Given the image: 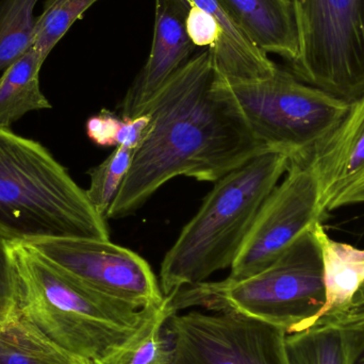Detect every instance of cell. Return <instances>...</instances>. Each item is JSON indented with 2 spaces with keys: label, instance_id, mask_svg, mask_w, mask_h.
Wrapping results in <instances>:
<instances>
[{
  "label": "cell",
  "instance_id": "1",
  "mask_svg": "<svg viewBox=\"0 0 364 364\" xmlns=\"http://www.w3.org/2000/svg\"><path fill=\"white\" fill-rule=\"evenodd\" d=\"M210 49L195 55L162 87L144 113L151 125L106 218L140 210L179 176L216 182L257 156L277 151L261 144L215 87ZM143 113V114H144Z\"/></svg>",
  "mask_w": 364,
  "mask_h": 364
},
{
  "label": "cell",
  "instance_id": "2",
  "mask_svg": "<svg viewBox=\"0 0 364 364\" xmlns=\"http://www.w3.org/2000/svg\"><path fill=\"white\" fill-rule=\"evenodd\" d=\"M9 250L18 282V311L83 364L108 360L160 306L140 309L100 294L53 267L23 242H11Z\"/></svg>",
  "mask_w": 364,
  "mask_h": 364
},
{
  "label": "cell",
  "instance_id": "3",
  "mask_svg": "<svg viewBox=\"0 0 364 364\" xmlns=\"http://www.w3.org/2000/svg\"><path fill=\"white\" fill-rule=\"evenodd\" d=\"M292 157L267 151L215 182L162 261L159 284L164 296L231 267L261 205L286 175Z\"/></svg>",
  "mask_w": 364,
  "mask_h": 364
},
{
  "label": "cell",
  "instance_id": "4",
  "mask_svg": "<svg viewBox=\"0 0 364 364\" xmlns=\"http://www.w3.org/2000/svg\"><path fill=\"white\" fill-rule=\"evenodd\" d=\"M0 230L16 241L110 240L107 218L36 141L0 127Z\"/></svg>",
  "mask_w": 364,
  "mask_h": 364
},
{
  "label": "cell",
  "instance_id": "5",
  "mask_svg": "<svg viewBox=\"0 0 364 364\" xmlns=\"http://www.w3.org/2000/svg\"><path fill=\"white\" fill-rule=\"evenodd\" d=\"M312 227L259 273L186 287L166 296L168 306L174 314L191 307L235 312L280 327L288 335L314 326L326 293L322 254Z\"/></svg>",
  "mask_w": 364,
  "mask_h": 364
},
{
  "label": "cell",
  "instance_id": "6",
  "mask_svg": "<svg viewBox=\"0 0 364 364\" xmlns=\"http://www.w3.org/2000/svg\"><path fill=\"white\" fill-rule=\"evenodd\" d=\"M215 87L261 144L294 156L311 153L350 110L333 97L278 68L272 76L233 80L218 74Z\"/></svg>",
  "mask_w": 364,
  "mask_h": 364
},
{
  "label": "cell",
  "instance_id": "7",
  "mask_svg": "<svg viewBox=\"0 0 364 364\" xmlns=\"http://www.w3.org/2000/svg\"><path fill=\"white\" fill-rule=\"evenodd\" d=\"M299 80L352 104L364 95V0H294Z\"/></svg>",
  "mask_w": 364,
  "mask_h": 364
},
{
  "label": "cell",
  "instance_id": "8",
  "mask_svg": "<svg viewBox=\"0 0 364 364\" xmlns=\"http://www.w3.org/2000/svg\"><path fill=\"white\" fill-rule=\"evenodd\" d=\"M171 364H290L284 329L235 312L175 314Z\"/></svg>",
  "mask_w": 364,
  "mask_h": 364
},
{
  "label": "cell",
  "instance_id": "9",
  "mask_svg": "<svg viewBox=\"0 0 364 364\" xmlns=\"http://www.w3.org/2000/svg\"><path fill=\"white\" fill-rule=\"evenodd\" d=\"M21 242L60 271L115 301L143 309L166 299L149 262L110 240L47 237Z\"/></svg>",
  "mask_w": 364,
  "mask_h": 364
},
{
  "label": "cell",
  "instance_id": "10",
  "mask_svg": "<svg viewBox=\"0 0 364 364\" xmlns=\"http://www.w3.org/2000/svg\"><path fill=\"white\" fill-rule=\"evenodd\" d=\"M323 216L309 154L294 156L284 181L261 205L228 278L243 279L262 271Z\"/></svg>",
  "mask_w": 364,
  "mask_h": 364
},
{
  "label": "cell",
  "instance_id": "11",
  "mask_svg": "<svg viewBox=\"0 0 364 364\" xmlns=\"http://www.w3.org/2000/svg\"><path fill=\"white\" fill-rule=\"evenodd\" d=\"M323 215L364 198V95L338 127L309 153Z\"/></svg>",
  "mask_w": 364,
  "mask_h": 364
},
{
  "label": "cell",
  "instance_id": "12",
  "mask_svg": "<svg viewBox=\"0 0 364 364\" xmlns=\"http://www.w3.org/2000/svg\"><path fill=\"white\" fill-rule=\"evenodd\" d=\"M155 4L151 53L122 100L123 119L142 115L162 87L194 57L196 46L186 26L191 4L186 0H155Z\"/></svg>",
  "mask_w": 364,
  "mask_h": 364
},
{
  "label": "cell",
  "instance_id": "13",
  "mask_svg": "<svg viewBox=\"0 0 364 364\" xmlns=\"http://www.w3.org/2000/svg\"><path fill=\"white\" fill-rule=\"evenodd\" d=\"M186 32L196 47H208L216 73L233 80L272 76L278 66L231 18L218 0H186Z\"/></svg>",
  "mask_w": 364,
  "mask_h": 364
},
{
  "label": "cell",
  "instance_id": "14",
  "mask_svg": "<svg viewBox=\"0 0 364 364\" xmlns=\"http://www.w3.org/2000/svg\"><path fill=\"white\" fill-rule=\"evenodd\" d=\"M263 53L292 63L299 57V28L294 0H218Z\"/></svg>",
  "mask_w": 364,
  "mask_h": 364
},
{
  "label": "cell",
  "instance_id": "15",
  "mask_svg": "<svg viewBox=\"0 0 364 364\" xmlns=\"http://www.w3.org/2000/svg\"><path fill=\"white\" fill-rule=\"evenodd\" d=\"M312 230L320 245L324 267L326 301L322 316L348 304L364 284V250L336 241L327 235L321 222L316 223Z\"/></svg>",
  "mask_w": 364,
  "mask_h": 364
},
{
  "label": "cell",
  "instance_id": "16",
  "mask_svg": "<svg viewBox=\"0 0 364 364\" xmlns=\"http://www.w3.org/2000/svg\"><path fill=\"white\" fill-rule=\"evenodd\" d=\"M44 60L30 48L0 77V127H9L31 111L50 109L40 87Z\"/></svg>",
  "mask_w": 364,
  "mask_h": 364
},
{
  "label": "cell",
  "instance_id": "17",
  "mask_svg": "<svg viewBox=\"0 0 364 364\" xmlns=\"http://www.w3.org/2000/svg\"><path fill=\"white\" fill-rule=\"evenodd\" d=\"M0 364H83L53 343L21 312L0 324Z\"/></svg>",
  "mask_w": 364,
  "mask_h": 364
},
{
  "label": "cell",
  "instance_id": "18",
  "mask_svg": "<svg viewBox=\"0 0 364 364\" xmlns=\"http://www.w3.org/2000/svg\"><path fill=\"white\" fill-rule=\"evenodd\" d=\"M286 350L290 364H348L343 333L322 318L305 331L287 336Z\"/></svg>",
  "mask_w": 364,
  "mask_h": 364
},
{
  "label": "cell",
  "instance_id": "19",
  "mask_svg": "<svg viewBox=\"0 0 364 364\" xmlns=\"http://www.w3.org/2000/svg\"><path fill=\"white\" fill-rule=\"evenodd\" d=\"M173 314L166 296L143 328L102 364H171L172 346L166 325Z\"/></svg>",
  "mask_w": 364,
  "mask_h": 364
},
{
  "label": "cell",
  "instance_id": "20",
  "mask_svg": "<svg viewBox=\"0 0 364 364\" xmlns=\"http://www.w3.org/2000/svg\"><path fill=\"white\" fill-rule=\"evenodd\" d=\"M38 1H0V73L31 48L36 19L33 13Z\"/></svg>",
  "mask_w": 364,
  "mask_h": 364
},
{
  "label": "cell",
  "instance_id": "21",
  "mask_svg": "<svg viewBox=\"0 0 364 364\" xmlns=\"http://www.w3.org/2000/svg\"><path fill=\"white\" fill-rule=\"evenodd\" d=\"M100 0H46L34 26L32 48L46 60L73 25Z\"/></svg>",
  "mask_w": 364,
  "mask_h": 364
},
{
  "label": "cell",
  "instance_id": "22",
  "mask_svg": "<svg viewBox=\"0 0 364 364\" xmlns=\"http://www.w3.org/2000/svg\"><path fill=\"white\" fill-rule=\"evenodd\" d=\"M134 151L117 146L104 162L90 171L91 183L85 191L94 209L106 218L132 166Z\"/></svg>",
  "mask_w": 364,
  "mask_h": 364
},
{
  "label": "cell",
  "instance_id": "23",
  "mask_svg": "<svg viewBox=\"0 0 364 364\" xmlns=\"http://www.w3.org/2000/svg\"><path fill=\"white\" fill-rule=\"evenodd\" d=\"M320 318L343 333L348 364H364V284L348 304L331 310Z\"/></svg>",
  "mask_w": 364,
  "mask_h": 364
},
{
  "label": "cell",
  "instance_id": "24",
  "mask_svg": "<svg viewBox=\"0 0 364 364\" xmlns=\"http://www.w3.org/2000/svg\"><path fill=\"white\" fill-rule=\"evenodd\" d=\"M12 241L0 230V324L18 309V282L9 250Z\"/></svg>",
  "mask_w": 364,
  "mask_h": 364
},
{
  "label": "cell",
  "instance_id": "25",
  "mask_svg": "<svg viewBox=\"0 0 364 364\" xmlns=\"http://www.w3.org/2000/svg\"><path fill=\"white\" fill-rule=\"evenodd\" d=\"M122 119L109 110H102L90 117L87 122V134L98 146L117 147V136L121 128Z\"/></svg>",
  "mask_w": 364,
  "mask_h": 364
},
{
  "label": "cell",
  "instance_id": "26",
  "mask_svg": "<svg viewBox=\"0 0 364 364\" xmlns=\"http://www.w3.org/2000/svg\"><path fill=\"white\" fill-rule=\"evenodd\" d=\"M151 125V117L147 113L122 119L121 128L117 136V147L122 146L136 151L144 140Z\"/></svg>",
  "mask_w": 364,
  "mask_h": 364
},
{
  "label": "cell",
  "instance_id": "27",
  "mask_svg": "<svg viewBox=\"0 0 364 364\" xmlns=\"http://www.w3.org/2000/svg\"><path fill=\"white\" fill-rule=\"evenodd\" d=\"M363 203H364V198H363Z\"/></svg>",
  "mask_w": 364,
  "mask_h": 364
}]
</instances>
